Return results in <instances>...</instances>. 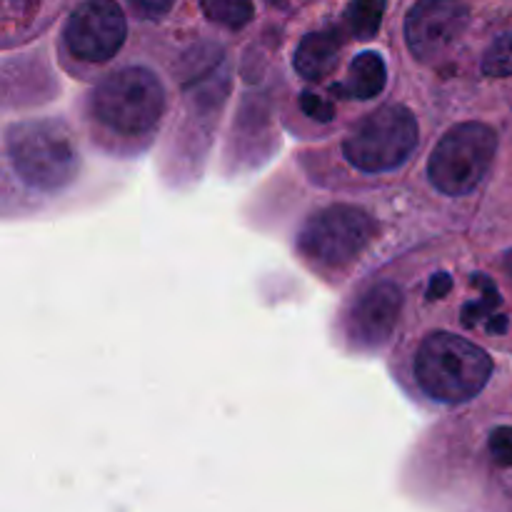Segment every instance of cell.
I'll use <instances>...</instances> for the list:
<instances>
[{
	"label": "cell",
	"instance_id": "1",
	"mask_svg": "<svg viewBox=\"0 0 512 512\" xmlns=\"http://www.w3.org/2000/svg\"><path fill=\"white\" fill-rule=\"evenodd\" d=\"M415 375L425 395L458 405L473 400L493 375V358L455 333H430L415 355Z\"/></svg>",
	"mask_w": 512,
	"mask_h": 512
},
{
	"label": "cell",
	"instance_id": "2",
	"mask_svg": "<svg viewBox=\"0 0 512 512\" xmlns=\"http://www.w3.org/2000/svg\"><path fill=\"white\" fill-rule=\"evenodd\" d=\"M5 148L15 173L35 190H60L80 168L68 128L58 120H28L8 128Z\"/></svg>",
	"mask_w": 512,
	"mask_h": 512
},
{
	"label": "cell",
	"instance_id": "3",
	"mask_svg": "<svg viewBox=\"0 0 512 512\" xmlns=\"http://www.w3.org/2000/svg\"><path fill=\"white\" fill-rule=\"evenodd\" d=\"M93 115L120 135H145L160 123L165 113V90L158 75L148 68H130L110 73L90 98Z\"/></svg>",
	"mask_w": 512,
	"mask_h": 512
},
{
	"label": "cell",
	"instance_id": "4",
	"mask_svg": "<svg viewBox=\"0 0 512 512\" xmlns=\"http://www.w3.org/2000/svg\"><path fill=\"white\" fill-rule=\"evenodd\" d=\"M418 148V120L405 105H383L348 133L343 153L360 173L400 168Z\"/></svg>",
	"mask_w": 512,
	"mask_h": 512
},
{
	"label": "cell",
	"instance_id": "5",
	"mask_svg": "<svg viewBox=\"0 0 512 512\" xmlns=\"http://www.w3.org/2000/svg\"><path fill=\"white\" fill-rule=\"evenodd\" d=\"M498 153V135L485 123H460L435 145L428 175L445 195H468L483 183Z\"/></svg>",
	"mask_w": 512,
	"mask_h": 512
},
{
	"label": "cell",
	"instance_id": "6",
	"mask_svg": "<svg viewBox=\"0 0 512 512\" xmlns=\"http://www.w3.org/2000/svg\"><path fill=\"white\" fill-rule=\"evenodd\" d=\"M378 233V223L355 205H330L300 228L298 248L315 268L335 270L353 263Z\"/></svg>",
	"mask_w": 512,
	"mask_h": 512
},
{
	"label": "cell",
	"instance_id": "7",
	"mask_svg": "<svg viewBox=\"0 0 512 512\" xmlns=\"http://www.w3.org/2000/svg\"><path fill=\"white\" fill-rule=\"evenodd\" d=\"M470 10L463 0H418L405 18L410 53L423 63H438L468 30Z\"/></svg>",
	"mask_w": 512,
	"mask_h": 512
},
{
	"label": "cell",
	"instance_id": "8",
	"mask_svg": "<svg viewBox=\"0 0 512 512\" xmlns=\"http://www.w3.org/2000/svg\"><path fill=\"white\" fill-rule=\"evenodd\" d=\"M125 15L115 0H85L65 25V45L85 63H105L125 43Z\"/></svg>",
	"mask_w": 512,
	"mask_h": 512
},
{
	"label": "cell",
	"instance_id": "9",
	"mask_svg": "<svg viewBox=\"0 0 512 512\" xmlns=\"http://www.w3.org/2000/svg\"><path fill=\"white\" fill-rule=\"evenodd\" d=\"M403 310V293L395 283H375L360 295L348 313V338L358 348L375 350L393 335Z\"/></svg>",
	"mask_w": 512,
	"mask_h": 512
},
{
	"label": "cell",
	"instance_id": "10",
	"mask_svg": "<svg viewBox=\"0 0 512 512\" xmlns=\"http://www.w3.org/2000/svg\"><path fill=\"white\" fill-rule=\"evenodd\" d=\"M338 53V35L330 33V30L308 33L300 40L298 50H295V70H298L305 80H320L335 68Z\"/></svg>",
	"mask_w": 512,
	"mask_h": 512
},
{
	"label": "cell",
	"instance_id": "11",
	"mask_svg": "<svg viewBox=\"0 0 512 512\" xmlns=\"http://www.w3.org/2000/svg\"><path fill=\"white\" fill-rule=\"evenodd\" d=\"M385 83H388V68H385L383 55L368 50L350 63L348 78H345L343 88L338 90H343L348 98L370 100L383 93Z\"/></svg>",
	"mask_w": 512,
	"mask_h": 512
},
{
	"label": "cell",
	"instance_id": "12",
	"mask_svg": "<svg viewBox=\"0 0 512 512\" xmlns=\"http://www.w3.org/2000/svg\"><path fill=\"white\" fill-rule=\"evenodd\" d=\"M385 5L388 0H350L348 10H345V23H348L350 33L360 40L373 38L383 23Z\"/></svg>",
	"mask_w": 512,
	"mask_h": 512
},
{
	"label": "cell",
	"instance_id": "13",
	"mask_svg": "<svg viewBox=\"0 0 512 512\" xmlns=\"http://www.w3.org/2000/svg\"><path fill=\"white\" fill-rule=\"evenodd\" d=\"M203 13L213 23L225 25L230 30H240L253 20V0H200Z\"/></svg>",
	"mask_w": 512,
	"mask_h": 512
},
{
	"label": "cell",
	"instance_id": "14",
	"mask_svg": "<svg viewBox=\"0 0 512 512\" xmlns=\"http://www.w3.org/2000/svg\"><path fill=\"white\" fill-rule=\"evenodd\" d=\"M483 70L490 78H508V75H512V33L500 35L490 45L483 60Z\"/></svg>",
	"mask_w": 512,
	"mask_h": 512
},
{
	"label": "cell",
	"instance_id": "15",
	"mask_svg": "<svg viewBox=\"0 0 512 512\" xmlns=\"http://www.w3.org/2000/svg\"><path fill=\"white\" fill-rule=\"evenodd\" d=\"M490 455L503 468H512V428H498L490 435Z\"/></svg>",
	"mask_w": 512,
	"mask_h": 512
},
{
	"label": "cell",
	"instance_id": "16",
	"mask_svg": "<svg viewBox=\"0 0 512 512\" xmlns=\"http://www.w3.org/2000/svg\"><path fill=\"white\" fill-rule=\"evenodd\" d=\"M300 108L305 110V115H310L313 120H320V123H330L335 115L333 103L328 98H320V95L310 93V90L300 95Z\"/></svg>",
	"mask_w": 512,
	"mask_h": 512
},
{
	"label": "cell",
	"instance_id": "17",
	"mask_svg": "<svg viewBox=\"0 0 512 512\" xmlns=\"http://www.w3.org/2000/svg\"><path fill=\"white\" fill-rule=\"evenodd\" d=\"M175 0H128L130 8L135 10V15L145 20H160L163 15L170 13Z\"/></svg>",
	"mask_w": 512,
	"mask_h": 512
},
{
	"label": "cell",
	"instance_id": "18",
	"mask_svg": "<svg viewBox=\"0 0 512 512\" xmlns=\"http://www.w3.org/2000/svg\"><path fill=\"white\" fill-rule=\"evenodd\" d=\"M450 288H453V280H450V275H448V273H440V275H435V278H433V283H430L428 298H430V300H435V298H443V295L448 293Z\"/></svg>",
	"mask_w": 512,
	"mask_h": 512
},
{
	"label": "cell",
	"instance_id": "19",
	"mask_svg": "<svg viewBox=\"0 0 512 512\" xmlns=\"http://www.w3.org/2000/svg\"><path fill=\"white\" fill-rule=\"evenodd\" d=\"M505 270H508V278L512 280V250L505 255Z\"/></svg>",
	"mask_w": 512,
	"mask_h": 512
}]
</instances>
